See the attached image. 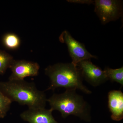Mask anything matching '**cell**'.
I'll return each mask as SVG.
<instances>
[{
	"label": "cell",
	"instance_id": "4fadbf2b",
	"mask_svg": "<svg viewBox=\"0 0 123 123\" xmlns=\"http://www.w3.org/2000/svg\"><path fill=\"white\" fill-rule=\"evenodd\" d=\"M12 102L0 91V118L6 116Z\"/></svg>",
	"mask_w": 123,
	"mask_h": 123
},
{
	"label": "cell",
	"instance_id": "8992f818",
	"mask_svg": "<svg viewBox=\"0 0 123 123\" xmlns=\"http://www.w3.org/2000/svg\"><path fill=\"white\" fill-rule=\"evenodd\" d=\"M77 66L82 77L94 87L101 85L108 80L104 70L94 64L90 60L81 61Z\"/></svg>",
	"mask_w": 123,
	"mask_h": 123
},
{
	"label": "cell",
	"instance_id": "5b68a950",
	"mask_svg": "<svg viewBox=\"0 0 123 123\" xmlns=\"http://www.w3.org/2000/svg\"><path fill=\"white\" fill-rule=\"evenodd\" d=\"M59 39L61 43H65L72 61L71 63L75 66L82 61L97 59L96 56L91 55L86 49L84 44L75 39L67 31L62 32Z\"/></svg>",
	"mask_w": 123,
	"mask_h": 123
},
{
	"label": "cell",
	"instance_id": "3957f363",
	"mask_svg": "<svg viewBox=\"0 0 123 123\" xmlns=\"http://www.w3.org/2000/svg\"><path fill=\"white\" fill-rule=\"evenodd\" d=\"M44 71L50 81V85L46 90L64 88L66 89L79 90L87 94L92 93L83 84L79 69L72 63H58L49 65Z\"/></svg>",
	"mask_w": 123,
	"mask_h": 123
},
{
	"label": "cell",
	"instance_id": "30bf717a",
	"mask_svg": "<svg viewBox=\"0 0 123 123\" xmlns=\"http://www.w3.org/2000/svg\"><path fill=\"white\" fill-rule=\"evenodd\" d=\"M2 43L7 49L16 50L21 44V40L16 34L9 33L5 34L2 39Z\"/></svg>",
	"mask_w": 123,
	"mask_h": 123
},
{
	"label": "cell",
	"instance_id": "ba28073f",
	"mask_svg": "<svg viewBox=\"0 0 123 123\" xmlns=\"http://www.w3.org/2000/svg\"><path fill=\"white\" fill-rule=\"evenodd\" d=\"M53 111L45 108H30L20 115L21 118L29 123H59L52 115Z\"/></svg>",
	"mask_w": 123,
	"mask_h": 123
},
{
	"label": "cell",
	"instance_id": "5bb4252c",
	"mask_svg": "<svg viewBox=\"0 0 123 123\" xmlns=\"http://www.w3.org/2000/svg\"><path fill=\"white\" fill-rule=\"evenodd\" d=\"M68 2L72 3H79V4H86L90 5L93 4L94 1L91 0H68L67 1Z\"/></svg>",
	"mask_w": 123,
	"mask_h": 123
},
{
	"label": "cell",
	"instance_id": "277c9868",
	"mask_svg": "<svg viewBox=\"0 0 123 123\" xmlns=\"http://www.w3.org/2000/svg\"><path fill=\"white\" fill-rule=\"evenodd\" d=\"M94 11L102 24L118 20L123 13V1L119 0H94Z\"/></svg>",
	"mask_w": 123,
	"mask_h": 123
},
{
	"label": "cell",
	"instance_id": "52a82bcc",
	"mask_svg": "<svg viewBox=\"0 0 123 123\" xmlns=\"http://www.w3.org/2000/svg\"><path fill=\"white\" fill-rule=\"evenodd\" d=\"M9 68L11 74L9 80H23L26 77L38 76L40 66L37 62L14 60Z\"/></svg>",
	"mask_w": 123,
	"mask_h": 123
},
{
	"label": "cell",
	"instance_id": "6da1fadb",
	"mask_svg": "<svg viewBox=\"0 0 123 123\" xmlns=\"http://www.w3.org/2000/svg\"><path fill=\"white\" fill-rule=\"evenodd\" d=\"M0 91L12 102L30 108H45L47 102L45 92L39 90L34 82L23 80L0 82Z\"/></svg>",
	"mask_w": 123,
	"mask_h": 123
},
{
	"label": "cell",
	"instance_id": "9c48e42d",
	"mask_svg": "<svg viewBox=\"0 0 123 123\" xmlns=\"http://www.w3.org/2000/svg\"><path fill=\"white\" fill-rule=\"evenodd\" d=\"M108 107L112 120L118 121L123 118V93L120 90H113L108 94Z\"/></svg>",
	"mask_w": 123,
	"mask_h": 123
},
{
	"label": "cell",
	"instance_id": "8fae6325",
	"mask_svg": "<svg viewBox=\"0 0 123 123\" xmlns=\"http://www.w3.org/2000/svg\"><path fill=\"white\" fill-rule=\"evenodd\" d=\"M104 71L108 79L112 82H115L123 86V67L113 69L106 67Z\"/></svg>",
	"mask_w": 123,
	"mask_h": 123
},
{
	"label": "cell",
	"instance_id": "7a4b0ae2",
	"mask_svg": "<svg viewBox=\"0 0 123 123\" xmlns=\"http://www.w3.org/2000/svg\"><path fill=\"white\" fill-rule=\"evenodd\" d=\"M76 90L68 89L62 93L54 94L47 99V102L51 109L59 111L64 118L74 115L86 122H90V106L82 96L77 93Z\"/></svg>",
	"mask_w": 123,
	"mask_h": 123
},
{
	"label": "cell",
	"instance_id": "7c38bea8",
	"mask_svg": "<svg viewBox=\"0 0 123 123\" xmlns=\"http://www.w3.org/2000/svg\"><path fill=\"white\" fill-rule=\"evenodd\" d=\"M14 60L13 57L5 51L0 50V74H4L9 68Z\"/></svg>",
	"mask_w": 123,
	"mask_h": 123
}]
</instances>
